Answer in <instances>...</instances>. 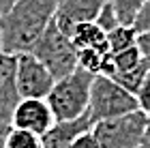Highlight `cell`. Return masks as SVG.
<instances>
[{
    "instance_id": "6da1fadb",
    "label": "cell",
    "mask_w": 150,
    "mask_h": 148,
    "mask_svg": "<svg viewBox=\"0 0 150 148\" xmlns=\"http://www.w3.org/2000/svg\"><path fill=\"white\" fill-rule=\"evenodd\" d=\"M60 0H17L0 15V50L6 54L32 52L45 28L52 24Z\"/></svg>"
},
{
    "instance_id": "7a4b0ae2",
    "label": "cell",
    "mask_w": 150,
    "mask_h": 148,
    "mask_svg": "<svg viewBox=\"0 0 150 148\" xmlns=\"http://www.w3.org/2000/svg\"><path fill=\"white\" fill-rule=\"evenodd\" d=\"M94 75L84 69H75L69 75L56 79L52 92L47 95V103L56 120H73L88 112L90 88Z\"/></svg>"
},
{
    "instance_id": "3957f363",
    "label": "cell",
    "mask_w": 150,
    "mask_h": 148,
    "mask_svg": "<svg viewBox=\"0 0 150 148\" xmlns=\"http://www.w3.org/2000/svg\"><path fill=\"white\" fill-rule=\"evenodd\" d=\"M135 110H139L135 95L125 90L112 77L94 75L92 88H90V103H88V116H90L92 125L135 112Z\"/></svg>"
},
{
    "instance_id": "277c9868",
    "label": "cell",
    "mask_w": 150,
    "mask_h": 148,
    "mask_svg": "<svg viewBox=\"0 0 150 148\" xmlns=\"http://www.w3.org/2000/svg\"><path fill=\"white\" fill-rule=\"evenodd\" d=\"M30 54H35L56 79L69 75L77 69V50H75L71 37H67L54 19L41 35V39L35 43Z\"/></svg>"
},
{
    "instance_id": "5b68a950",
    "label": "cell",
    "mask_w": 150,
    "mask_h": 148,
    "mask_svg": "<svg viewBox=\"0 0 150 148\" xmlns=\"http://www.w3.org/2000/svg\"><path fill=\"white\" fill-rule=\"evenodd\" d=\"M150 125L146 112L135 110L110 120H101L92 127V135L101 148H137Z\"/></svg>"
},
{
    "instance_id": "8992f818",
    "label": "cell",
    "mask_w": 150,
    "mask_h": 148,
    "mask_svg": "<svg viewBox=\"0 0 150 148\" xmlns=\"http://www.w3.org/2000/svg\"><path fill=\"white\" fill-rule=\"evenodd\" d=\"M15 79L22 99H47L56 84V77L50 73V69L30 52L17 54Z\"/></svg>"
},
{
    "instance_id": "52a82bcc",
    "label": "cell",
    "mask_w": 150,
    "mask_h": 148,
    "mask_svg": "<svg viewBox=\"0 0 150 148\" xmlns=\"http://www.w3.org/2000/svg\"><path fill=\"white\" fill-rule=\"evenodd\" d=\"M56 123L47 99H22L11 116V127L24 129L37 135H45Z\"/></svg>"
},
{
    "instance_id": "ba28073f",
    "label": "cell",
    "mask_w": 150,
    "mask_h": 148,
    "mask_svg": "<svg viewBox=\"0 0 150 148\" xmlns=\"http://www.w3.org/2000/svg\"><path fill=\"white\" fill-rule=\"evenodd\" d=\"M107 2L110 0H60L54 22L58 24V28L67 37H71L75 26L86 24V22H97L101 9Z\"/></svg>"
},
{
    "instance_id": "9c48e42d",
    "label": "cell",
    "mask_w": 150,
    "mask_h": 148,
    "mask_svg": "<svg viewBox=\"0 0 150 148\" xmlns=\"http://www.w3.org/2000/svg\"><path fill=\"white\" fill-rule=\"evenodd\" d=\"M17 56L0 50V125L11 127V116L22 101L17 90Z\"/></svg>"
},
{
    "instance_id": "30bf717a",
    "label": "cell",
    "mask_w": 150,
    "mask_h": 148,
    "mask_svg": "<svg viewBox=\"0 0 150 148\" xmlns=\"http://www.w3.org/2000/svg\"><path fill=\"white\" fill-rule=\"evenodd\" d=\"M92 127L94 125L88 116V112L73 120H56L50 127V131L45 135H41V142H43V148H69L79 135L92 131Z\"/></svg>"
},
{
    "instance_id": "8fae6325",
    "label": "cell",
    "mask_w": 150,
    "mask_h": 148,
    "mask_svg": "<svg viewBox=\"0 0 150 148\" xmlns=\"http://www.w3.org/2000/svg\"><path fill=\"white\" fill-rule=\"evenodd\" d=\"M71 41L77 52L79 50H97L101 54H110L107 32L97 22H86V24L75 26V30L71 32Z\"/></svg>"
},
{
    "instance_id": "7c38bea8",
    "label": "cell",
    "mask_w": 150,
    "mask_h": 148,
    "mask_svg": "<svg viewBox=\"0 0 150 148\" xmlns=\"http://www.w3.org/2000/svg\"><path fill=\"white\" fill-rule=\"evenodd\" d=\"M137 30L133 24H118L114 30L107 32V47L110 54H118L122 50H129L133 45H137Z\"/></svg>"
},
{
    "instance_id": "4fadbf2b",
    "label": "cell",
    "mask_w": 150,
    "mask_h": 148,
    "mask_svg": "<svg viewBox=\"0 0 150 148\" xmlns=\"http://www.w3.org/2000/svg\"><path fill=\"white\" fill-rule=\"evenodd\" d=\"M150 69V60L146 58H142V62L137 67H133L131 71H125V73H118V75H114L112 79L114 82H118L125 90H129L131 95H135V92L139 90V86L142 82H144V77H146V73Z\"/></svg>"
},
{
    "instance_id": "5bb4252c",
    "label": "cell",
    "mask_w": 150,
    "mask_h": 148,
    "mask_svg": "<svg viewBox=\"0 0 150 148\" xmlns=\"http://www.w3.org/2000/svg\"><path fill=\"white\" fill-rule=\"evenodd\" d=\"M6 148H43V142H41V135H37V133L9 127V131H6Z\"/></svg>"
},
{
    "instance_id": "9a60e30c",
    "label": "cell",
    "mask_w": 150,
    "mask_h": 148,
    "mask_svg": "<svg viewBox=\"0 0 150 148\" xmlns=\"http://www.w3.org/2000/svg\"><path fill=\"white\" fill-rule=\"evenodd\" d=\"M144 2L146 0H112L120 24H133L135 15H137V11L144 6Z\"/></svg>"
},
{
    "instance_id": "2e32d148",
    "label": "cell",
    "mask_w": 150,
    "mask_h": 148,
    "mask_svg": "<svg viewBox=\"0 0 150 148\" xmlns=\"http://www.w3.org/2000/svg\"><path fill=\"white\" fill-rule=\"evenodd\" d=\"M97 24L103 28L105 32H110V30H114L116 26L120 24V19H118V15H116V9H114V4H112V0L107 2L103 9H101V13H99V17H97Z\"/></svg>"
},
{
    "instance_id": "e0dca14e",
    "label": "cell",
    "mask_w": 150,
    "mask_h": 148,
    "mask_svg": "<svg viewBox=\"0 0 150 148\" xmlns=\"http://www.w3.org/2000/svg\"><path fill=\"white\" fill-rule=\"evenodd\" d=\"M133 26H135V30H137V35L150 32V0H146L144 6L137 11V15L133 19Z\"/></svg>"
},
{
    "instance_id": "ac0fdd59",
    "label": "cell",
    "mask_w": 150,
    "mask_h": 148,
    "mask_svg": "<svg viewBox=\"0 0 150 148\" xmlns=\"http://www.w3.org/2000/svg\"><path fill=\"white\" fill-rule=\"evenodd\" d=\"M135 97H137L139 110L146 112V114H150V69H148L144 82H142V86H139V90L135 92Z\"/></svg>"
},
{
    "instance_id": "d6986e66",
    "label": "cell",
    "mask_w": 150,
    "mask_h": 148,
    "mask_svg": "<svg viewBox=\"0 0 150 148\" xmlns=\"http://www.w3.org/2000/svg\"><path fill=\"white\" fill-rule=\"evenodd\" d=\"M69 148H101V146L97 142V137L92 135V131H88V133H84V135H79Z\"/></svg>"
},
{
    "instance_id": "ffe728a7",
    "label": "cell",
    "mask_w": 150,
    "mask_h": 148,
    "mask_svg": "<svg viewBox=\"0 0 150 148\" xmlns=\"http://www.w3.org/2000/svg\"><path fill=\"white\" fill-rule=\"evenodd\" d=\"M137 47L142 52V56L146 60H150V32H144V35L137 37Z\"/></svg>"
},
{
    "instance_id": "44dd1931",
    "label": "cell",
    "mask_w": 150,
    "mask_h": 148,
    "mask_svg": "<svg viewBox=\"0 0 150 148\" xmlns=\"http://www.w3.org/2000/svg\"><path fill=\"white\" fill-rule=\"evenodd\" d=\"M15 2H17V0H0V15H4V13L9 11Z\"/></svg>"
},
{
    "instance_id": "7402d4cb",
    "label": "cell",
    "mask_w": 150,
    "mask_h": 148,
    "mask_svg": "<svg viewBox=\"0 0 150 148\" xmlns=\"http://www.w3.org/2000/svg\"><path fill=\"white\" fill-rule=\"evenodd\" d=\"M6 131H9V127L0 125V148H6Z\"/></svg>"
},
{
    "instance_id": "603a6c76",
    "label": "cell",
    "mask_w": 150,
    "mask_h": 148,
    "mask_svg": "<svg viewBox=\"0 0 150 148\" xmlns=\"http://www.w3.org/2000/svg\"><path fill=\"white\" fill-rule=\"evenodd\" d=\"M137 148H150V125H148V129H146V133H144V137H142Z\"/></svg>"
},
{
    "instance_id": "cb8c5ba5",
    "label": "cell",
    "mask_w": 150,
    "mask_h": 148,
    "mask_svg": "<svg viewBox=\"0 0 150 148\" xmlns=\"http://www.w3.org/2000/svg\"><path fill=\"white\" fill-rule=\"evenodd\" d=\"M148 118H150V114H148Z\"/></svg>"
}]
</instances>
